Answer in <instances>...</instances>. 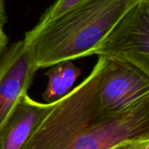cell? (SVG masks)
Listing matches in <instances>:
<instances>
[{
    "mask_svg": "<svg viewBox=\"0 0 149 149\" xmlns=\"http://www.w3.org/2000/svg\"><path fill=\"white\" fill-rule=\"evenodd\" d=\"M107 58L52 107L20 149H108L127 141H149V96L125 111L104 113L99 86Z\"/></svg>",
    "mask_w": 149,
    "mask_h": 149,
    "instance_id": "6da1fadb",
    "label": "cell"
},
{
    "mask_svg": "<svg viewBox=\"0 0 149 149\" xmlns=\"http://www.w3.org/2000/svg\"><path fill=\"white\" fill-rule=\"evenodd\" d=\"M141 0H81L25 33L36 67L94 54L114 24Z\"/></svg>",
    "mask_w": 149,
    "mask_h": 149,
    "instance_id": "7a4b0ae2",
    "label": "cell"
},
{
    "mask_svg": "<svg viewBox=\"0 0 149 149\" xmlns=\"http://www.w3.org/2000/svg\"><path fill=\"white\" fill-rule=\"evenodd\" d=\"M94 54L149 74V0H141L114 24Z\"/></svg>",
    "mask_w": 149,
    "mask_h": 149,
    "instance_id": "3957f363",
    "label": "cell"
},
{
    "mask_svg": "<svg viewBox=\"0 0 149 149\" xmlns=\"http://www.w3.org/2000/svg\"><path fill=\"white\" fill-rule=\"evenodd\" d=\"M98 96L104 113L125 111L149 96V74L130 64L107 58Z\"/></svg>",
    "mask_w": 149,
    "mask_h": 149,
    "instance_id": "277c9868",
    "label": "cell"
},
{
    "mask_svg": "<svg viewBox=\"0 0 149 149\" xmlns=\"http://www.w3.org/2000/svg\"><path fill=\"white\" fill-rule=\"evenodd\" d=\"M36 67L31 49L23 39L12 44L0 58V130L19 100L27 94Z\"/></svg>",
    "mask_w": 149,
    "mask_h": 149,
    "instance_id": "5b68a950",
    "label": "cell"
},
{
    "mask_svg": "<svg viewBox=\"0 0 149 149\" xmlns=\"http://www.w3.org/2000/svg\"><path fill=\"white\" fill-rule=\"evenodd\" d=\"M52 103H41L23 96L0 130V149H20L50 110Z\"/></svg>",
    "mask_w": 149,
    "mask_h": 149,
    "instance_id": "8992f818",
    "label": "cell"
},
{
    "mask_svg": "<svg viewBox=\"0 0 149 149\" xmlns=\"http://www.w3.org/2000/svg\"><path fill=\"white\" fill-rule=\"evenodd\" d=\"M72 61L65 60L49 66L45 72L48 83L43 93V99L47 103L57 101L69 93L81 75V70Z\"/></svg>",
    "mask_w": 149,
    "mask_h": 149,
    "instance_id": "52a82bcc",
    "label": "cell"
},
{
    "mask_svg": "<svg viewBox=\"0 0 149 149\" xmlns=\"http://www.w3.org/2000/svg\"><path fill=\"white\" fill-rule=\"evenodd\" d=\"M81 0H55L44 12V14L41 16L38 23L37 24L38 25L42 24L53 17L58 16L72 5L76 4L77 3L80 2Z\"/></svg>",
    "mask_w": 149,
    "mask_h": 149,
    "instance_id": "ba28073f",
    "label": "cell"
},
{
    "mask_svg": "<svg viewBox=\"0 0 149 149\" xmlns=\"http://www.w3.org/2000/svg\"><path fill=\"white\" fill-rule=\"evenodd\" d=\"M149 148V141H127L118 143L108 149H145Z\"/></svg>",
    "mask_w": 149,
    "mask_h": 149,
    "instance_id": "9c48e42d",
    "label": "cell"
},
{
    "mask_svg": "<svg viewBox=\"0 0 149 149\" xmlns=\"http://www.w3.org/2000/svg\"><path fill=\"white\" fill-rule=\"evenodd\" d=\"M3 26L0 25V58L3 55V53L5 52L7 44H8V38L3 31Z\"/></svg>",
    "mask_w": 149,
    "mask_h": 149,
    "instance_id": "30bf717a",
    "label": "cell"
},
{
    "mask_svg": "<svg viewBox=\"0 0 149 149\" xmlns=\"http://www.w3.org/2000/svg\"><path fill=\"white\" fill-rule=\"evenodd\" d=\"M7 21V15L5 10V0H0V25L3 26Z\"/></svg>",
    "mask_w": 149,
    "mask_h": 149,
    "instance_id": "8fae6325",
    "label": "cell"
},
{
    "mask_svg": "<svg viewBox=\"0 0 149 149\" xmlns=\"http://www.w3.org/2000/svg\"><path fill=\"white\" fill-rule=\"evenodd\" d=\"M145 149H149V148H145Z\"/></svg>",
    "mask_w": 149,
    "mask_h": 149,
    "instance_id": "7c38bea8",
    "label": "cell"
}]
</instances>
